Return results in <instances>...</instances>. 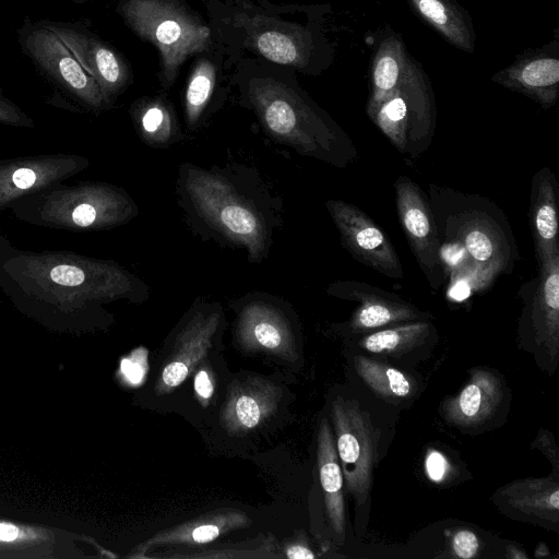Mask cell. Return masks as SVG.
Returning a JSON list of instances; mask_svg holds the SVG:
<instances>
[{"instance_id": "cell-1", "label": "cell", "mask_w": 559, "mask_h": 559, "mask_svg": "<svg viewBox=\"0 0 559 559\" xmlns=\"http://www.w3.org/2000/svg\"><path fill=\"white\" fill-rule=\"evenodd\" d=\"M0 289L21 309L81 317L119 299L143 301L148 286L112 260L64 250L29 251L0 240Z\"/></svg>"}, {"instance_id": "cell-2", "label": "cell", "mask_w": 559, "mask_h": 559, "mask_svg": "<svg viewBox=\"0 0 559 559\" xmlns=\"http://www.w3.org/2000/svg\"><path fill=\"white\" fill-rule=\"evenodd\" d=\"M176 193L195 236L243 249L251 263H261L269 255L274 231L283 222V204L255 169L238 164L203 168L182 163Z\"/></svg>"}, {"instance_id": "cell-3", "label": "cell", "mask_w": 559, "mask_h": 559, "mask_svg": "<svg viewBox=\"0 0 559 559\" xmlns=\"http://www.w3.org/2000/svg\"><path fill=\"white\" fill-rule=\"evenodd\" d=\"M445 278L462 292H481L499 275L511 274L518 248L503 212L479 195L430 186Z\"/></svg>"}, {"instance_id": "cell-4", "label": "cell", "mask_w": 559, "mask_h": 559, "mask_svg": "<svg viewBox=\"0 0 559 559\" xmlns=\"http://www.w3.org/2000/svg\"><path fill=\"white\" fill-rule=\"evenodd\" d=\"M246 99L274 142L336 168H346L358 159L349 135L288 84L273 79L252 80Z\"/></svg>"}, {"instance_id": "cell-5", "label": "cell", "mask_w": 559, "mask_h": 559, "mask_svg": "<svg viewBox=\"0 0 559 559\" xmlns=\"http://www.w3.org/2000/svg\"><path fill=\"white\" fill-rule=\"evenodd\" d=\"M10 210L24 223L73 233L110 230L139 214L123 188L103 181L58 182L15 201Z\"/></svg>"}, {"instance_id": "cell-6", "label": "cell", "mask_w": 559, "mask_h": 559, "mask_svg": "<svg viewBox=\"0 0 559 559\" xmlns=\"http://www.w3.org/2000/svg\"><path fill=\"white\" fill-rule=\"evenodd\" d=\"M120 10L131 28L158 48L168 85L189 56L209 47V27L175 1L126 0Z\"/></svg>"}, {"instance_id": "cell-7", "label": "cell", "mask_w": 559, "mask_h": 559, "mask_svg": "<svg viewBox=\"0 0 559 559\" xmlns=\"http://www.w3.org/2000/svg\"><path fill=\"white\" fill-rule=\"evenodd\" d=\"M331 416L345 487L358 508L369 498L379 432L369 414L356 401L336 397L332 402Z\"/></svg>"}, {"instance_id": "cell-8", "label": "cell", "mask_w": 559, "mask_h": 559, "mask_svg": "<svg viewBox=\"0 0 559 559\" xmlns=\"http://www.w3.org/2000/svg\"><path fill=\"white\" fill-rule=\"evenodd\" d=\"M22 46L41 71L80 106L91 111L110 107L96 81L46 25H36L24 32Z\"/></svg>"}, {"instance_id": "cell-9", "label": "cell", "mask_w": 559, "mask_h": 559, "mask_svg": "<svg viewBox=\"0 0 559 559\" xmlns=\"http://www.w3.org/2000/svg\"><path fill=\"white\" fill-rule=\"evenodd\" d=\"M236 337L249 352H264L293 360L297 356L293 321L286 302L253 292L236 302Z\"/></svg>"}, {"instance_id": "cell-10", "label": "cell", "mask_w": 559, "mask_h": 559, "mask_svg": "<svg viewBox=\"0 0 559 559\" xmlns=\"http://www.w3.org/2000/svg\"><path fill=\"white\" fill-rule=\"evenodd\" d=\"M395 203L402 231L429 286L445 283L440 240L430 204L421 188L405 175L395 180Z\"/></svg>"}, {"instance_id": "cell-11", "label": "cell", "mask_w": 559, "mask_h": 559, "mask_svg": "<svg viewBox=\"0 0 559 559\" xmlns=\"http://www.w3.org/2000/svg\"><path fill=\"white\" fill-rule=\"evenodd\" d=\"M223 322L218 302L195 300L175 333L170 355L155 383L156 394H167L182 384L212 347Z\"/></svg>"}, {"instance_id": "cell-12", "label": "cell", "mask_w": 559, "mask_h": 559, "mask_svg": "<svg viewBox=\"0 0 559 559\" xmlns=\"http://www.w3.org/2000/svg\"><path fill=\"white\" fill-rule=\"evenodd\" d=\"M325 207L337 228L342 245L360 263L383 276L401 280L402 262L386 234L361 209L331 199Z\"/></svg>"}, {"instance_id": "cell-13", "label": "cell", "mask_w": 559, "mask_h": 559, "mask_svg": "<svg viewBox=\"0 0 559 559\" xmlns=\"http://www.w3.org/2000/svg\"><path fill=\"white\" fill-rule=\"evenodd\" d=\"M91 162L68 153L29 155L0 160V211L17 200L84 171Z\"/></svg>"}, {"instance_id": "cell-14", "label": "cell", "mask_w": 559, "mask_h": 559, "mask_svg": "<svg viewBox=\"0 0 559 559\" xmlns=\"http://www.w3.org/2000/svg\"><path fill=\"white\" fill-rule=\"evenodd\" d=\"M326 292L334 297L359 302L347 323V329L353 333L366 334L400 323L427 320L428 317L397 295L365 282H333Z\"/></svg>"}, {"instance_id": "cell-15", "label": "cell", "mask_w": 559, "mask_h": 559, "mask_svg": "<svg viewBox=\"0 0 559 559\" xmlns=\"http://www.w3.org/2000/svg\"><path fill=\"white\" fill-rule=\"evenodd\" d=\"M281 397V388L264 378L237 377L227 386L221 424L229 435H243L267 420Z\"/></svg>"}, {"instance_id": "cell-16", "label": "cell", "mask_w": 559, "mask_h": 559, "mask_svg": "<svg viewBox=\"0 0 559 559\" xmlns=\"http://www.w3.org/2000/svg\"><path fill=\"white\" fill-rule=\"evenodd\" d=\"M72 51L84 70L96 81L111 104L112 97L127 82V68L121 58L105 43L81 27L69 23H44Z\"/></svg>"}, {"instance_id": "cell-17", "label": "cell", "mask_w": 559, "mask_h": 559, "mask_svg": "<svg viewBox=\"0 0 559 559\" xmlns=\"http://www.w3.org/2000/svg\"><path fill=\"white\" fill-rule=\"evenodd\" d=\"M523 295L528 298L523 317H528L534 341L548 354L559 347V255L538 266V275L526 283Z\"/></svg>"}, {"instance_id": "cell-18", "label": "cell", "mask_w": 559, "mask_h": 559, "mask_svg": "<svg viewBox=\"0 0 559 559\" xmlns=\"http://www.w3.org/2000/svg\"><path fill=\"white\" fill-rule=\"evenodd\" d=\"M528 218L536 261L540 266L559 255L558 181L548 167H543L532 178Z\"/></svg>"}, {"instance_id": "cell-19", "label": "cell", "mask_w": 559, "mask_h": 559, "mask_svg": "<svg viewBox=\"0 0 559 559\" xmlns=\"http://www.w3.org/2000/svg\"><path fill=\"white\" fill-rule=\"evenodd\" d=\"M250 518L237 509H218L158 532L141 543L138 551L145 554L151 548L169 545H200L211 543L219 536L250 525Z\"/></svg>"}, {"instance_id": "cell-20", "label": "cell", "mask_w": 559, "mask_h": 559, "mask_svg": "<svg viewBox=\"0 0 559 559\" xmlns=\"http://www.w3.org/2000/svg\"><path fill=\"white\" fill-rule=\"evenodd\" d=\"M502 397L503 389L498 377L477 369L461 392L444 403V414L456 426L476 427L493 415Z\"/></svg>"}, {"instance_id": "cell-21", "label": "cell", "mask_w": 559, "mask_h": 559, "mask_svg": "<svg viewBox=\"0 0 559 559\" xmlns=\"http://www.w3.org/2000/svg\"><path fill=\"white\" fill-rule=\"evenodd\" d=\"M317 460L328 519L335 535L343 539L345 533L344 478L334 437L325 418L321 421L319 429Z\"/></svg>"}, {"instance_id": "cell-22", "label": "cell", "mask_w": 559, "mask_h": 559, "mask_svg": "<svg viewBox=\"0 0 559 559\" xmlns=\"http://www.w3.org/2000/svg\"><path fill=\"white\" fill-rule=\"evenodd\" d=\"M499 501L518 514L535 516L542 522L558 523L559 487L549 479H522L497 491Z\"/></svg>"}, {"instance_id": "cell-23", "label": "cell", "mask_w": 559, "mask_h": 559, "mask_svg": "<svg viewBox=\"0 0 559 559\" xmlns=\"http://www.w3.org/2000/svg\"><path fill=\"white\" fill-rule=\"evenodd\" d=\"M432 332L433 326L428 320H416L366 333L360 345L374 354L403 353L425 343Z\"/></svg>"}, {"instance_id": "cell-24", "label": "cell", "mask_w": 559, "mask_h": 559, "mask_svg": "<svg viewBox=\"0 0 559 559\" xmlns=\"http://www.w3.org/2000/svg\"><path fill=\"white\" fill-rule=\"evenodd\" d=\"M133 121L142 141L153 147H168L181 140V132L170 110L158 100L133 109Z\"/></svg>"}, {"instance_id": "cell-25", "label": "cell", "mask_w": 559, "mask_h": 559, "mask_svg": "<svg viewBox=\"0 0 559 559\" xmlns=\"http://www.w3.org/2000/svg\"><path fill=\"white\" fill-rule=\"evenodd\" d=\"M354 364L362 381L384 399H404L412 392L411 380L405 373L393 367L364 356H356Z\"/></svg>"}, {"instance_id": "cell-26", "label": "cell", "mask_w": 559, "mask_h": 559, "mask_svg": "<svg viewBox=\"0 0 559 559\" xmlns=\"http://www.w3.org/2000/svg\"><path fill=\"white\" fill-rule=\"evenodd\" d=\"M215 85V69L203 60L194 69L185 96V119L187 128L194 130L205 111Z\"/></svg>"}, {"instance_id": "cell-27", "label": "cell", "mask_w": 559, "mask_h": 559, "mask_svg": "<svg viewBox=\"0 0 559 559\" xmlns=\"http://www.w3.org/2000/svg\"><path fill=\"white\" fill-rule=\"evenodd\" d=\"M258 51L266 59L282 64H296L301 59L298 43L288 33L270 29L253 38Z\"/></svg>"}, {"instance_id": "cell-28", "label": "cell", "mask_w": 559, "mask_h": 559, "mask_svg": "<svg viewBox=\"0 0 559 559\" xmlns=\"http://www.w3.org/2000/svg\"><path fill=\"white\" fill-rule=\"evenodd\" d=\"M521 80L526 86L532 88L552 86L559 80V63L556 59L533 61L524 68Z\"/></svg>"}, {"instance_id": "cell-29", "label": "cell", "mask_w": 559, "mask_h": 559, "mask_svg": "<svg viewBox=\"0 0 559 559\" xmlns=\"http://www.w3.org/2000/svg\"><path fill=\"white\" fill-rule=\"evenodd\" d=\"M0 123L33 129L34 120L0 93Z\"/></svg>"}, {"instance_id": "cell-30", "label": "cell", "mask_w": 559, "mask_h": 559, "mask_svg": "<svg viewBox=\"0 0 559 559\" xmlns=\"http://www.w3.org/2000/svg\"><path fill=\"white\" fill-rule=\"evenodd\" d=\"M399 76V67L396 61L389 56L383 57L378 62L374 70V83L381 91H390L396 84Z\"/></svg>"}, {"instance_id": "cell-31", "label": "cell", "mask_w": 559, "mask_h": 559, "mask_svg": "<svg viewBox=\"0 0 559 559\" xmlns=\"http://www.w3.org/2000/svg\"><path fill=\"white\" fill-rule=\"evenodd\" d=\"M479 549V540L474 532L468 530L457 531L452 538V550L462 559H471Z\"/></svg>"}, {"instance_id": "cell-32", "label": "cell", "mask_w": 559, "mask_h": 559, "mask_svg": "<svg viewBox=\"0 0 559 559\" xmlns=\"http://www.w3.org/2000/svg\"><path fill=\"white\" fill-rule=\"evenodd\" d=\"M214 377L211 370L205 365H201L194 376V391L198 397L207 402L214 392Z\"/></svg>"}, {"instance_id": "cell-33", "label": "cell", "mask_w": 559, "mask_h": 559, "mask_svg": "<svg viewBox=\"0 0 559 559\" xmlns=\"http://www.w3.org/2000/svg\"><path fill=\"white\" fill-rule=\"evenodd\" d=\"M425 466L427 475L432 481H441L449 468L447 459L438 451L429 452Z\"/></svg>"}, {"instance_id": "cell-34", "label": "cell", "mask_w": 559, "mask_h": 559, "mask_svg": "<svg viewBox=\"0 0 559 559\" xmlns=\"http://www.w3.org/2000/svg\"><path fill=\"white\" fill-rule=\"evenodd\" d=\"M418 7L420 12L435 24H445L447 13L444 7L438 0H419Z\"/></svg>"}, {"instance_id": "cell-35", "label": "cell", "mask_w": 559, "mask_h": 559, "mask_svg": "<svg viewBox=\"0 0 559 559\" xmlns=\"http://www.w3.org/2000/svg\"><path fill=\"white\" fill-rule=\"evenodd\" d=\"M285 555L290 559H313L316 557L311 549L301 543H292L286 548Z\"/></svg>"}, {"instance_id": "cell-36", "label": "cell", "mask_w": 559, "mask_h": 559, "mask_svg": "<svg viewBox=\"0 0 559 559\" xmlns=\"http://www.w3.org/2000/svg\"><path fill=\"white\" fill-rule=\"evenodd\" d=\"M19 535L20 530L15 525L7 522H0V542H13L17 539Z\"/></svg>"}, {"instance_id": "cell-37", "label": "cell", "mask_w": 559, "mask_h": 559, "mask_svg": "<svg viewBox=\"0 0 559 559\" xmlns=\"http://www.w3.org/2000/svg\"><path fill=\"white\" fill-rule=\"evenodd\" d=\"M2 237H3V235L1 234V228H0V240H1Z\"/></svg>"}]
</instances>
